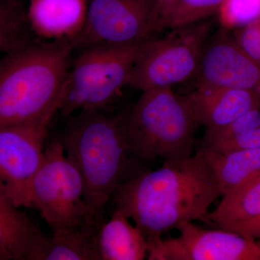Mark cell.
Instances as JSON below:
<instances>
[{"mask_svg": "<svg viewBox=\"0 0 260 260\" xmlns=\"http://www.w3.org/2000/svg\"><path fill=\"white\" fill-rule=\"evenodd\" d=\"M258 126H260V108L244 113L225 125L205 129L198 147L216 144Z\"/></svg>", "mask_w": 260, "mask_h": 260, "instance_id": "cell-22", "label": "cell"}, {"mask_svg": "<svg viewBox=\"0 0 260 260\" xmlns=\"http://www.w3.org/2000/svg\"><path fill=\"white\" fill-rule=\"evenodd\" d=\"M183 96L194 120L205 129L225 125L244 113L260 108V94L241 89L200 86Z\"/></svg>", "mask_w": 260, "mask_h": 260, "instance_id": "cell-12", "label": "cell"}, {"mask_svg": "<svg viewBox=\"0 0 260 260\" xmlns=\"http://www.w3.org/2000/svg\"><path fill=\"white\" fill-rule=\"evenodd\" d=\"M0 190V260H43L46 236Z\"/></svg>", "mask_w": 260, "mask_h": 260, "instance_id": "cell-14", "label": "cell"}, {"mask_svg": "<svg viewBox=\"0 0 260 260\" xmlns=\"http://www.w3.org/2000/svg\"><path fill=\"white\" fill-rule=\"evenodd\" d=\"M98 249L101 260H143L148 256V244L137 225L114 210L99 229Z\"/></svg>", "mask_w": 260, "mask_h": 260, "instance_id": "cell-15", "label": "cell"}, {"mask_svg": "<svg viewBox=\"0 0 260 260\" xmlns=\"http://www.w3.org/2000/svg\"><path fill=\"white\" fill-rule=\"evenodd\" d=\"M150 40L125 45L93 44L82 49L70 65L58 112L68 117L81 110L107 109L126 86L130 72Z\"/></svg>", "mask_w": 260, "mask_h": 260, "instance_id": "cell-6", "label": "cell"}, {"mask_svg": "<svg viewBox=\"0 0 260 260\" xmlns=\"http://www.w3.org/2000/svg\"><path fill=\"white\" fill-rule=\"evenodd\" d=\"M196 87L241 89L260 94V66L220 28L205 41L194 75Z\"/></svg>", "mask_w": 260, "mask_h": 260, "instance_id": "cell-10", "label": "cell"}, {"mask_svg": "<svg viewBox=\"0 0 260 260\" xmlns=\"http://www.w3.org/2000/svg\"><path fill=\"white\" fill-rule=\"evenodd\" d=\"M218 13L223 28H242L260 20V0H225Z\"/></svg>", "mask_w": 260, "mask_h": 260, "instance_id": "cell-21", "label": "cell"}, {"mask_svg": "<svg viewBox=\"0 0 260 260\" xmlns=\"http://www.w3.org/2000/svg\"><path fill=\"white\" fill-rule=\"evenodd\" d=\"M37 40L23 0H0V57Z\"/></svg>", "mask_w": 260, "mask_h": 260, "instance_id": "cell-19", "label": "cell"}, {"mask_svg": "<svg viewBox=\"0 0 260 260\" xmlns=\"http://www.w3.org/2000/svg\"><path fill=\"white\" fill-rule=\"evenodd\" d=\"M225 0H175L162 29L179 28L197 23L218 13Z\"/></svg>", "mask_w": 260, "mask_h": 260, "instance_id": "cell-20", "label": "cell"}, {"mask_svg": "<svg viewBox=\"0 0 260 260\" xmlns=\"http://www.w3.org/2000/svg\"><path fill=\"white\" fill-rule=\"evenodd\" d=\"M198 126L184 96L172 88L143 91L134 107L124 113L128 148L144 164L191 156Z\"/></svg>", "mask_w": 260, "mask_h": 260, "instance_id": "cell-4", "label": "cell"}, {"mask_svg": "<svg viewBox=\"0 0 260 260\" xmlns=\"http://www.w3.org/2000/svg\"><path fill=\"white\" fill-rule=\"evenodd\" d=\"M104 217L46 237L43 260H101L98 235Z\"/></svg>", "mask_w": 260, "mask_h": 260, "instance_id": "cell-16", "label": "cell"}, {"mask_svg": "<svg viewBox=\"0 0 260 260\" xmlns=\"http://www.w3.org/2000/svg\"><path fill=\"white\" fill-rule=\"evenodd\" d=\"M0 190L18 208L37 210L53 232L75 229L103 215L84 198L83 179L55 138L46 145L42 165L31 177Z\"/></svg>", "mask_w": 260, "mask_h": 260, "instance_id": "cell-5", "label": "cell"}, {"mask_svg": "<svg viewBox=\"0 0 260 260\" xmlns=\"http://www.w3.org/2000/svg\"><path fill=\"white\" fill-rule=\"evenodd\" d=\"M198 148L205 149L215 153H227L236 150L260 148V126L216 144Z\"/></svg>", "mask_w": 260, "mask_h": 260, "instance_id": "cell-23", "label": "cell"}, {"mask_svg": "<svg viewBox=\"0 0 260 260\" xmlns=\"http://www.w3.org/2000/svg\"><path fill=\"white\" fill-rule=\"evenodd\" d=\"M218 229L231 231L243 237L254 240H260V216L249 221L225 225Z\"/></svg>", "mask_w": 260, "mask_h": 260, "instance_id": "cell-25", "label": "cell"}, {"mask_svg": "<svg viewBox=\"0 0 260 260\" xmlns=\"http://www.w3.org/2000/svg\"><path fill=\"white\" fill-rule=\"evenodd\" d=\"M51 120L0 129V184L29 179L42 165Z\"/></svg>", "mask_w": 260, "mask_h": 260, "instance_id": "cell-11", "label": "cell"}, {"mask_svg": "<svg viewBox=\"0 0 260 260\" xmlns=\"http://www.w3.org/2000/svg\"><path fill=\"white\" fill-rule=\"evenodd\" d=\"M89 0H29L27 15L36 37L74 41L83 31Z\"/></svg>", "mask_w": 260, "mask_h": 260, "instance_id": "cell-13", "label": "cell"}, {"mask_svg": "<svg viewBox=\"0 0 260 260\" xmlns=\"http://www.w3.org/2000/svg\"><path fill=\"white\" fill-rule=\"evenodd\" d=\"M75 49L73 41L37 40L0 57V129L52 120Z\"/></svg>", "mask_w": 260, "mask_h": 260, "instance_id": "cell-3", "label": "cell"}, {"mask_svg": "<svg viewBox=\"0 0 260 260\" xmlns=\"http://www.w3.org/2000/svg\"><path fill=\"white\" fill-rule=\"evenodd\" d=\"M153 0H89L86 23L75 49L97 44L125 45L157 37Z\"/></svg>", "mask_w": 260, "mask_h": 260, "instance_id": "cell-8", "label": "cell"}, {"mask_svg": "<svg viewBox=\"0 0 260 260\" xmlns=\"http://www.w3.org/2000/svg\"><path fill=\"white\" fill-rule=\"evenodd\" d=\"M193 222L177 228V238L148 243L150 260H260V240Z\"/></svg>", "mask_w": 260, "mask_h": 260, "instance_id": "cell-9", "label": "cell"}, {"mask_svg": "<svg viewBox=\"0 0 260 260\" xmlns=\"http://www.w3.org/2000/svg\"><path fill=\"white\" fill-rule=\"evenodd\" d=\"M124 113L79 111L54 138L81 176L85 203L99 215L121 184L145 171L128 148Z\"/></svg>", "mask_w": 260, "mask_h": 260, "instance_id": "cell-2", "label": "cell"}, {"mask_svg": "<svg viewBox=\"0 0 260 260\" xmlns=\"http://www.w3.org/2000/svg\"><path fill=\"white\" fill-rule=\"evenodd\" d=\"M218 181L222 195L260 174V148L215 153L198 148Z\"/></svg>", "mask_w": 260, "mask_h": 260, "instance_id": "cell-17", "label": "cell"}, {"mask_svg": "<svg viewBox=\"0 0 260 260\" xmlns=\"http://www.w3.org/2000/svg\"><path fill=\"white\" fill-rule=\"evenodd\" d=\"M213 27V20L208 18L151 39L135 63L126 85L143 92L172 88L193 78Z\"/></svg>", "mask_w": 260, "mask_h": 260, "instance_id": "cell-7", "label": "cell"}, {"mask_svg": "<svg viewBox=\"0 0 260 260\" xmlns=\"http://www.w3.org/2000/svg\"><path fill=\"white\" fill-rule=\"evenodd\" d=\"M175 0H153L154 24L157 34L164 30V21Z\"/></svg>", "mask_w": 260, "mask_h": 260, "instance_id": "cell-26", "label": "cell"}, {"mask_svg": "<svg viewBox=\"0 0 260 260\" xmlns=\"http://www.w3.org/2000/svg\"><path fill=\"white\" fill-rule=\"evenodd\" d=\"M221 196L213 170L196 153L130 178L111 201L150 243L182 224L203 221L210 205Z\"/></svg>", "mask_w": 260, "mask_h": 260, "instance_id": "cell-1", "label": "cell"}, {"mask_svg": "<svg viewBox=\"0 0 260 260\" xmlns=\"http://www.w3.org/2000/svg\"><path fill=\"white\" fill-rule=\"evenodd\" d=\"M218 206L203 222L221 228L260 216V174L222 195Z\"/></svg>", "mask_w": 260, "mask_h": 260, "instance_id": "cell-18", "label": "cell"}, {"mask_svg": "<svg viewBox=\"0 0 260 260\" xmlns=\"http://www.w3.org/2000/svg\"><path fill=\"white\" fill-rule=\"evenodd\" d=\"M234 39L244 52L260 66V20L237 30Z\"/></svg>", "mask_w": 260, "mask_h": 260, "instance_id": "cell-24", "label": "cell"}]
</instances>
